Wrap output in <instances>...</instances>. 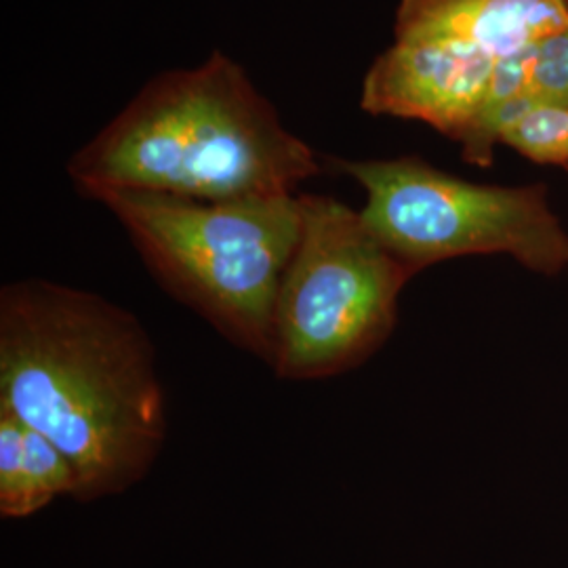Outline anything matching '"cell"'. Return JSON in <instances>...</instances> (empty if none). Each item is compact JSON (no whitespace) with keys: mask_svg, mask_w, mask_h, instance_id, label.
<instances>
[{"mask_svg":"<svg viewBox=\"0 0 568 568\" xmlns=\"http://www.w3.org/2000/svg\"><path fill=\"white\" fill-rule=\"evenodd\" d=\"M0 408L72 462L79 501L138 485L166 440L163 382L142 323L95 293L41 278L0 291Z\"/></svg>","mask_w":568,"mask_h":568,"instance_id":"cell-1","label":"cell"},{"mask_svg":"<svg viewBox=\"0 0 568 568\" xmlns=\"http://www.w3.org/2000/svg\"><path fill=\"white\" fill-rule=\"evenodd\" d=\"M68 173L91 201L148 192L217 203L295 194L323 164L243 68L215 51L148 82L72 156Z\"/></svg>","mask_w":568,"mask_h":568,"instance_id":"cell-2","label":"cell"},{"mask_svg":"<svg viewBox=\"0 0 568 568\" xmlns=\"http://www.w3.org/2000/svg\"><path fill=\"white\" fill-rule=\"evenodd\" d=\"M98 203L121 222L169 295L272 363L276 300L302 236L297 194L211 203L108 192Z\"/></svg>","mask_w":568,"mask_h":568,"instance_id":"cell-3","label":"cell"},{"mask_svg":"<svg viewBox=\"0 0 568 568\" xmlns=\"http://www.w3.org/2000/svg\"><path fill=\"white\" fill-rule=\"evenodd\" d=\"M300 201L302 236L278 291L270 365L281 379L314 382L363 365L386 344L417 272L371 234L361 211L318 194Z\"/></svg>","mask_w":568,"mask_h":568,"instance_id":"cell-4","label":"cell"},{"mask_svg":"<svg viewBox=\"0 0 568 568\" xmlns=\"http://www.w3.org/2000/svg\"><path fill=\"white\" fill-rule=\"evenodd\" d=\"M365 190L371 234L417 274L469 255H508L535 274L568 270V232L548 185L467 182L419 156L337 161Z\"/></svg>","mask_w":568,"mask_h":568,"instance_id":"cell-5","label":"cell"},{"mask_svg":"<svg viewBox=\"0 0 568 568\" xmlns=\"http://www.w3.org/2000/svg\"><path fill=\"white\" fill-rule=\"evenodd\" d=\"M501 61L483 47L447 37L394 39L366 72L361 108L375 116L426 122L457 142Z\"/></svg>","mask_w":568,"mask_h":568,"instance_id":"cell-6","label":"cell"},{"mask_svg":"<svg viewBox=\"0 0 568 568\" xmlns=\"http://www.w3.org/2000/svg\"><path fill=\"white\" fill-rule=\"evenodd\" d=\"M568 28V0H400L394 39L447 37L508 60Z\"/></svg>","mask_w":568,"mask_h":568,"instance_id":"cell-7","label":"cell"},{"mask_svg":"<svg viewBox=\"0 0 568 568\" xmlns=\"http://www.w3.org/2000/svg\"><path fill=\"white\" fill-rule=\"evenodd\" d=\"M79 476L72 462L37 429L0 408V514L28 518L61 495L74 497Z\"/></svg>","mask_w":568,"mask_h":568,"instance_id":"cell-8","label":"cell"},{"mask_svg":"<svg viewBox=\"0 0 568 568\" xmlns=\"http://www.w3.org/2000/svg\"><path fill=\"white\" fill-rule=\"evenodd\" d=\"M501 143L528 161L568 166V105H535L501 135Z\"/></svg>","mask_w":568,"mask_h":568,"instance_id":"cell-9","label":"cell"},{"mask_svg":"<svg viewBox=\"0 0 568 568\" xmlns=\"http://www.w3.org/2000/svg\"><path fill=\"white\" fill-rule=\"evenodd\" d=\"M528 93L544 105H568V28L532 44Z\"/></svg>","mask_w":568,"mask_h":568,"instance_id":"cell-10","label":"cell"},{"mask_svg":"<svg viewBox=\"0 0 568 568\" xmlns=\"http://www.w3.org/2000/svg\"><path fill=\"white\" fill-rule=\"evenodd\" d=\"M565 171H567V173H568V166H567V169H565Z\"/></svg>","mask_w":568,"mask_h":568,"instance_id":"cell-11","label":"cell"}]
</instances>
